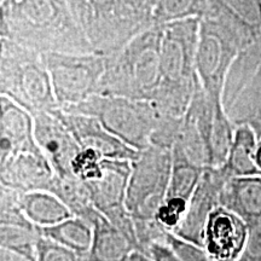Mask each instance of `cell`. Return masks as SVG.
Segmentation results:
<instances>
[{"mask_svg":"<svg viewBox=\"0 0 261 261\" xmlns=\"http://www.w3.org/2000/svg\"><path fill=\"white\" fill-rule=\"evenodd\" d=\"M0 39L44 54L96 52L67 0H0Z\"/></svg>","mask_w":261,"mask_h":261,"instance_id":"cell-1","label":"cell"},{"mask_svg":"<svg viewBox=\"0 0 261 261\" xmlns=\"http://www.w3.org/2000/svg\"><path fill=\"white\" fill-rule=\"evenodd\" d=\"M200 23L201 18H189L162 25L161 83L150 102L162 115L182 119L194 97Z\"/></svg>","mask_w":261,"mask_h":261,"instance_id":"cell-2","label":"cell"},{"mask_svg":"<svg viewBox=\"0 0 261 261\" xmlns=\"http://www.w3.org/2000/svg\"><path fill=\"white\" fill-rule=\"evenodd\" d=\"M162 25H152L106 56L97 94L151 102L161 83Z\"/></svg>","mask_w":261,"mask_h":261,"instance_id":"cell-3","label":"cell"},{"mask_svg":"<svg viewBox=\"0 0 261 261\" xmlns=\"http://www.w3.org/2000/svg\"><path fill=\"white\" fill-rule=\"evenodd\" d=\"M150 0H83L79 19L97 54H114L154 24Z\"/></svg>","mask_w":261,"mask_h":261,"instance_id":"cell-4","label":"cell"},{"mask_svg":"<svg viewBox=\"0 0 261 261\" xmlns=\"http://www.w3.org/2000/svg\"><path fill=\"white\" fill-rule=\"evenodd\" d=\"M0 94L29 113L58 109L44 52L0 39Z\"/></svg>","mask_w":261,"mask_h":261,"instance_id":"cell-5","label":"cell"},{"mask_svg":"<svg viewBox=\"0 0 261 261\" xmlns=\"http://www.w3.org/2000/svg\"><path fill=\"white\" fill-rule=\"evenodd\" d=\"M62 110L94 117L110 133L138 151L151 144L152 133L160 120V113L150 102L102 94H93Z\"/></svg>","mask_w":261,"mask_h":261,"instance_id":"cell-6","label":"cell"},{"mask_svg":"<svg viewBox=\"0 0 261 261\" xmlns=\"http://www.w3.org/2000/svg\"><path fill=\"white\" fill-rule=\"evenodd\" d=\"M242 48V41L232 29L210 15L201 18L196 74L212 100L223 102L228 70Z\"/></svg>","mask_w":261,"mask_h":261,"instance_id":"cell-7","label":"cell"},{"mask_svg":"<svg viewBox=\"0 0 261 261\" xmlns=\"http://www.w3.org/2000/svg\"><path fill=\"white\" fill-rule=\"evenodd\" d=\"M172 172V150L150 145L132 161L126 207L133 220L156 219L167 195Z\"/></svg>","mask_w":261,"mask_h":261,"instance_id":"cell-8","label":"cell"},{"mask_svg":"<svg viewBox=\"0 0 261 261\" xmlns=\"http://www.w3.org/2000/svg\"><path fill=\"white\" fill-rule=\"evenodd\" d=\"M58 107L76 106L93 94L106 69V56L97 52L45 54Z\"/></svg>","mask_w":261,"mask_h":261,"instance_id":"cell-9","label":"cell"},{"mask_svg":"<svg viewBox=\"0 0 261 261\" xmlns=\"http://www.w3.org/2000/svg\"><path fill=\"white\" fill-rule=\"evenodd\" d=\"M56 175L37 140L0 158V185L21 192L48 191Z\"/></svg>","mask_w":261,"mask_h":261,"instance_id":"cell-10","label":"cell"},{"mask_svg":"<svg viewBox=\"0 0 261 261\" xmlns=\"http://www.w3.org/2000/svg\"><path fill=\"white\" fill-rule=\"evenodd\" d=\"M58 109L33 114L34 137L58 177H73V163L81 148L61 119Z\"/></svg>","mask_w":261,"mask_h":261,"instance_id":"cell-11","label":"cell"},{"mask_svg":"<svg viewBox=\"0 0 261 261\" xmlns=\"http://www.w3.org/2000/svg\"><path fill=\"white\" fill-rule=\"evenodd\" d=\"M203 169L204 167L191 162L179 149H172V172L167 195L156 214V220L166 230L173 232L181 224Z\"/></svg>","mask_w":261,"mask_h":261,"instance_id":"cell-12","label":"cell"},{"mask_svg":"<svg viewBox=\"0 0 261 261\" xmlns=\"http://www.w3.org/2000/svg\"><path fill=\"white\" fill-rule=\"evenodd\" d=\"M249 225L226 208L217 207L208 217L202 248L211 261H238L246 248Z\"/></svg>","mask_w":261,"mask_h":261,"instance_id":"cell-13","label":"cell"},{"mask_svg":"<svg viewBox=\"0 0 261 261\" xmlns=\"http://www.w3.org/2000/svg\"><path fill=\"white\" fill-rule=\"evenodd\" d=\"M230 177L223 167H204L197 188L189 201L188 211L174 232L177 236L202 247V237L208 217L219 207L225 182Z\"/></svg>","mask_w":261,"mask_h":261,"instance_id":"cell-14","label":"cell"},{"mask_svg":"<svg viewBox=\"0 0 261 261\" xmlns=\"http://www.w3.org/2000/svg\"><path fill=\"white\" fill-rule=\"evenodd\" d=\"M61 119L68 126L81 149H90L103 159L135 161L139 151L110 133L92 116L65 113L58 109Z\"/></svg>","mask_w":261,"mask_h":261,"instance_id":"cell-15","label":"cell"},{"mask_svg":"<svg viewBox=\"0 0 261 261\" xmlns=\"http://www.w3.org/2000/svg\"><path fill=\"white\" fill-rule=\"evenodd\" d=\"M102 175L99 179L87 181L94 207L100 214L107 215L127 210L126 194L132 162L125 160L103 159Z\"/></svg>","mask_w":261,"mask_h":261,"instance_id":"cell-16","label":"cell"},{"mask_svg":"<svg viewBox=\"0 0 261 261\" xmlns=\"http://www.w3.org/2000/svg\"><path fill=\"white\" fill-rule=\"evenodd\" d=\"M204 15L232 29L243 48L253 44L261 33V0H208Z\"/></svg>","mask_w":261,"mask_h":261,"instance_id":"cell-17","label":"cell"},{"mask_svg":"<svg viewBox=\"0 0 261 261\" xmlns=\"http://www.w3.org/2000/svg\"><path fill=\"white\" fill-rule=\"evenodd\" d=\"M219 203L249 225L261 221V175L232 177L225 182Z\"/></svg>","mask_w":261,"mask_h":261,"instance_id":"cell-18","label":"cell"},{"mask_svg":"<svg viewBox=\"0 0 261 261\" xmlns=\"http://www.w3.org/2000/svg\"><path fill=\"white\" fill-rule=\"evenodd\" d=\"M34 140L33 114L0 94V158Z\"/></svg>","mask_w":261,"mask_h":261,"instance_id":"cell-19","label":"cell"},{"mask_svg":"<svg viewBox=\"0 0 261 261\" xmlns=\"http://www.w3.org/2000/svg\"><path fill=\"white\" fill-rule=\"evenodd\" d=\"M92 246L85 261H126L136 248L102 214L92 223Z\"/></svg>","mask_w":261,"mask_h":261,"instance_id":"cell-20","label":"cell"},{"mask_svg":"<svg viewBox=\"0 0 261 261\" xmlns=\"http://www.w3.org/2000/svg\"><path fill=\"white\" fill-rule=\"evenodd\" d=\"M257 143H259V138L252 127L248 125L234 127L232 144H231L226 161L221 166L228 177L260 175L255 163Z\"/></svg>","mask_w":261,"mask_h":261,"instance_id":"cell-21","label":"cell"},{"mask_svg":"<svg viewBox=\"0 0 261 261\" xmlns=\"http://www.w3.org/2000/svg\"><path fill=\"white\" fill-rule=\"evenodd\" d=\"M21 208L29 221L38 227H48L74 217L56 195L46 190L23 192Z\"/></svg>","mask_w":261,"mask_h":261,"instance_id":"cell-22","label":"cell"},{"mask_svg":"<svg viewBox=\"0 0 261 261\" xmlns=\"http://www.w3.org/2000/svg\"><path fill=\"white\" fill-rule=\"evenodd\" d=\"M48 191L56 195L74 217L81 218L92 224L99 215V212L94 207L89 187L75 175L64 178L56 175Z\"/></svg>","mask_w":261,"mask_h":261,"instance_id":"cell-23","label":"cell"},{"mask_svg":"<svg viewBox=\"0 0 261 261\" xmlns=\"http://www.w3.org/2000/svg\"><path fill=\"white\" fill-rule=\"evenodd\" d=\"M42 236L73 250L81 257L89 254L93 240V227L89 221L77 217L61 221L48 227H39Z\"/></svg>","mask_w":261,"mask_h":261,"instance_id":"cell-24","label":"cell"},{"mask_svg":"<svg viewBox=\"0 0 261 261\" xmlns=\"http://www.w3.org/2000/svg\"><path fill=\"white\" fill-rule=\"evenodd\" d=\"M232 125H248L261 138V67L255 76L226 109Z\"/></svg>","mask_w":261,"mask_h":261,"instance_id":"cell-25","label":"cell"},{"mask_svg":"<svg viewBox=\"0 0 261 261\" xmlns=\"http://www.w3.org/2000/svg\"><path fill=\"white\" fill-rule=\"evenodd\" d=\"M208 0H156L154 24L163 25L189 18H202L207 11Z\"/></svg>","mask_w":261,"mask_h":261,"instance_id":"cell-26","label":"cell"},{"mask_svg":"<svg viewBox=\"0 0 261 261\" xmlns=\"http://www.w3.org/2000/svg\"><path fill=\"white\" fill-rule=\"evenodd\" d=\"M41 231L38 226H16L0 225V248L19 253L29 259L37 260L35 249Z\"/></svg>","mask_w":261,"mask_h":261,"instance_id":"cell-27","label":"cell"},{"mask_svg":"<svg viewBox=\"0 0 261 261\" xmlns=\"http://www.w3.org/2000/svg\"><path fill=\"white\" fill-rule=\"evenodd\" d=\"M163 243L167 244L181 261H211L201 246L177 236L172 231H168L166 234Z\"/></svg>","mask_w":261,"mask_h":261,"instance_id":"cell-28","label":"cell"},{"mask_svg":"<svg viewBox=\"0 0 261 261\" xmlns=\"http://www.w3.org/2000/svg\"><path fill=\"white\" fill-rule=\"evenodd\" d=\"M35 257L37 261H85L84 257L77 255L73 250L42 234L37 243Z\"/></svg>","mask_w":261,"mask_h":261,"instance_id":"cell-29","label":"cell"},{"mask_svg":"<svg viewBox=\"0 0 261 261\" xmlns=\"http://www.w3.org/2000/svg\"><path fill=\"white\" fill-rule=\"evenodd\" d=\"M238 261H261V221L249 226L246 248Z\"/></svg>","mask_w":261,"mask_h":261,"instance_id":"cell-30","label":"cell"},{"mask_svg":"<svg viewBox=\"0 0 261 261\" xmlns=\"http://www.w3.org/2000/svg\"><path fill=\"white\" fill-rule=\"evenodd\" d=\"M148 255L152 261H181L165 243H154L149 248Z\"/></svg>","mask_w":261,"mask_h":261,"instance_id":"cell-31","label":"cell"},{"mask_svg":"<svg viewBox=\"0 0 261 261\" xmlns=\"http://www.w3.org/2000/svg\"><path fill=\"white\" fill-rule=\"evenodd\" d=\"M0 261H37V260L29 259V257L22 255V254L5 249V248H0Z\"/></svg>","mask_w":261,"mask_h":261,"instance_id":"cell-32","label":"cell"},{"mask_svg":"<svg viewBox=\"0 0 261 261\" xmlns=\"http://www.w3.org/2000/svg\"><path fill=\"white\" fill-rule=\"evenodd\" d=\"M126 261H152V260H151V257H150L149 255H146V254L136 250V252H133L132 254H130L129 257Z\"/></svg>","mask_w":261,"mask_h":261,"instance_id":"cell-33","label":"cell"},{"mask_svg":"<svg viewBox=\"0 0 261 261\" xmlns=\"http://www.w3.org/2000/svg\"><path fill=\"white\" fill-rule=\"evenodd\" d=\"M67 3L69 4L71 10H73L75 17L77 18V16H79L81 4H83V0H67ZM77 21H79V19H77ZM79 23H80V22H79Z\"/></svg>","mask_w":261,"mask_h":261,"instance_id":"cell-34","label":"cell"},{"mask_svg":"<svg viewBox=\"0 0 261 261\" xmlns=\"http://www.w3.org/2000/svg\"><path fill=\"white\" fill-rule=\"evenodd\" d=\"M255 163L261 175V138L259 139V143H257V148L255 152Z\"/></svg>","mask_w":261,"mask_h":261,"instance_id":"cell-35","label":"cell"},{"mask_svg":"<svg viewBox=\"0 0 261 261\" xmlns=\"http://www.w3.org/2000/svg\"><path fill=\"white\" fill-rule=\"evenodd\" d=\"M150 2H151V4H152V5H154V4H155V3H156V0H150Z\"/></svg>","mask_w":261,"mask_h":261,"instance_id":"cell-36","label":"cell"}]
</instances>
